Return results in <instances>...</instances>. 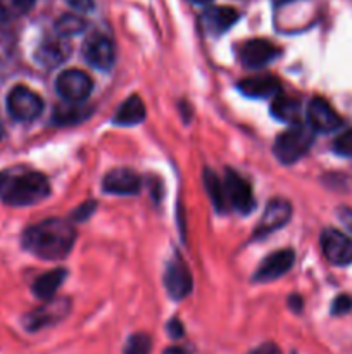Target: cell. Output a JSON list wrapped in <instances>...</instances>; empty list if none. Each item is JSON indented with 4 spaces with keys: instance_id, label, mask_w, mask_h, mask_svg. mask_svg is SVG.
Masks as SVG:
<instances>
[{
    "instance_id": "35",
    "label": "cell",
    "mask_w": 352,
    "mask_h": 354,
    "mask_svg": "<svg viewBox=\"0 0 352 354\" xmlns=\"http://www.w3.org/2000/svg\"><path fill=\"white\" fill-rule=\"evenodd\" d=\"M164 354H188V351H186V349L178 348V346H176V348H169V349H166V353H164Z\"/></svg>"
},
{
    "instance_id": "10",
    "label": "cell",
    "mask_w": 352,
    "mask_h": 354,
    "mask_svg": "<svg viewBox=\"0 0 352 354\" xmlns=\"http://www.w3.org/2000/svg\"><path fill=\"white\" fill-rule=\"evenodd\" d=\"M290 216H292V206H290L289 201L283 199V197H275L266 204L264 213H262L261 220L254 230V237L262 239L273 232L280 230L289 223Z\"/></svg>"
},
{
    "instance_id": "36",
    "label": "cell",
    "mask_w": 352,
    "mask_h": 354,
    "mask_svg": "<svg viewBox=\"0 0 352 354\" xmlns=\"http://www.w3.org/2000/svg\"><path fill=\"white\" fill-rule=\"evenodd\" d=\"M190 2L200 3V6H206V3H211V2H213V0H190Z\"/></svg>"
},
{
    "instance_id": "11",
    "label": "cell",
    "mask_w": 352,
    "mask_h": 354,
    "mask_svg": "<svg viewBox=\"0 0 352 354\" xmlns=\"http://www.w3.org/2000/svg\"><path fill=\"white\" fill-rule=\"evenodd\" d=\"M307 127L313 131H321V133H330L340 128L342 118L338 116L337 111L331 107L328 100L321 97H314L309 100V106L306 111Z\"/></svg>"
},
{
    "instance_id": "30",
    "label": "cell",
    "mask_w": 352,
    "mask_h": 354,
    "mask_svg": "<svg viewBox=\"0 0 352 354\" xmlns=\"http://www.w3.org/2000/svg\"><path fill=\"white\" fill-rule=\"evenodd\" d=\"M93 211H95V203H85L72 213V218H75L76 221H85Z\"/></svg>"
},
{
    "instance_id": "2",
    "label": "cell",
    "mask_w": 352,
    "mask_h": 354,
    "mask_svg": "<svg viewBox=\"0 0 352 354\" xmlns=\"http://www.w3.org/2000/svg\"><path fill=\"white\" fill-rule=\"evenodd\" d=\"M50 196L47 176L26 166H12L0 171V199L12 207H28Z\"/></svg>"
},
{
    "instance_id": "18",
    "label": "cell",
    "mask_w": 352,
    "mask_h": 354,
    "mask_svg": "<svg viewBox=\"0 0 352 354\" xmlns=\"http://www.w3.org/2000/svg\"><path fill=\"white\" fill-rule=\"evenodd\" d=\"M237 88L251 99H269V97L275 99L276 95H280L282 85H280V80L276 76L255 75L240 80Z\"/></svg>"
},
{
    "instance_id": "25",
    "label": "cell",
    "mask_w": 352,
    "mask_h": 354,
    "mask_svg": "<svg viewBox=\"0 0 352 354\" xmlns=\"http://www.w3.org/2000/svg\"><path fill=\"white\" fill-rule=\"evenodd\" d=\"M86 23L85 19L78 16V14H64L57 19L55 23V33L62 38L72 37V35H78L85 30Z\"/></svg>"
},
{
    "instance_id": "8",
    "label": "cell",
    "mask_w": 352,
    "mask_h": 354,
    "mask_svg": "<svg viewBox=\"0 0 352 354\" xmlns=\"http://www.w3.org/2000/svg\"><path fill=\"white\" fill-rule=\"evenodd\" d=\"M83 57L92 68L107 71L116 61V48L107 35L93 33L83 44Z\"/></svg>"
},
{
    "instance_id": "15",
    "label": "cell",
    "mask_w": 352,
    "mask_h": 354,
    "mask_svg": "<svg viewBox=\"0 0 352 354\" xmlns=\"http://www.w3.org/2000/svg\"><path fill=\"white\" fill-rule=\"evenodd\" d=\"M69 311V301L68 299H57V301H47V304H43L38 310L31 311L24 317L23 324L24 327L30 332H37L40 328L48 327V325L57 324L59 320L68 315Z\"/></svg>"
},
{
    "instance_id": "13",
    "label": "cell",
    "mask_w": 352,
    "mask_h": 354,
    "mask_svg": "<svg viewBox=\"0 0 352 354\" xmlns=\"http://www.w3.org/2000/svg\"><path fill=\"white\" fill-rule=\"evenodd\" d=\"M141 178L135 169L114 168L106 173L102 180V190L113 196H135L140 192Z\"/></svg>"
},
{
    "instance_id": "9",
    "label": "cell",
    "mask_w": 352,
    "mask_h": 354,
    "mask_svg": "<svg viewBox=\"0 0 352 354\" xmlns=\"http://www.w3.org/2000/svg\"><path fill=\"white\" fill-rule=\"evenodd\" d=\"M321 251L335 266L352 265V239L335 228H326L321 234Z\"/></svg>"
},
{
    "instance_id": "3",
    "label": "cell",
    "mask_w": 352,
    "mask_h": 354,
    "mask_svg": "<svg viewBox=\"0 0 352 354\" xmlns=\"http://www.w3.org/2000/svg\"><path fill=\"white\" fill-rule=\"evenodd\" d=\"M314 140V131L307 124L299 123L278 135L273 145V154L282 165L290 166L307 154Z\"/></svg>"
},
{
    "instance_id": "6",
    "label": "cell",
    "mask_w": 352,
    "mask_h": 354,
    "mask_svg": "<svg viewBox=\"0 0 352 354\" xmlns=\"http://www.w3.org/2000/svg\"><path fill=\"white\" fill-rule=\"evenodd\" d=\"M223 182L231 209L238 211L240 214H251L255 209V199L251 183L244 176L238 175L235 169L230 168L224 171Z\"/></svg>"
},
{
    "instance_id": "34",
    "label": "cell",
    "mask_w": 352,
    "mask_h": 354,
    "mask_svg": "<svg viewBox=\"0 0 352 354\" xmlns=\"http://www.w3.org/2000/svg\"><path fill=\"white\" fill-rule=\"evenodd\" d=\"M289 306L292 308L293 311H297V313H299V311L302 310V299H300V296H295V294H293V296H290Z\"/></svg>"
},
{
    "instance_id": "27",
    "label": "cell",
    "mask_w": 352,
    "mask_h": 354,
    "mask_svg": "<svg viewBox=\"0 0 352 354\" xmlns=\"http://www.w3.org/2000/svg\"><path fill=\"white\" fill-rule=\"evenodd\" d=\"M333 151L338 156H344V158H352V128L335 138Z\"/></svg>"
},
{
    "instance_id": "31",
    "label": "cell",
    "mask_w": 352,
    "mask_h": 354,
    "mask_svg": "<svg viewBox=\"0 0 352 354\" xmlns=\"http://www.w3.org/2000/svg\"><path fill=\"white\" fill-rule=\"evenodd\" d=\"M337 216L338 220H340V223L352 234V207H347V206L338 207Z\"/></svg>"
},
{
    "instance_id": "4",
    "label": "cell",
    "mask_w": 352,
    "mask_h": 354,
    "mask_svg": "<svg viewBox=\"0 0 352 354\" xmlns=\"http://www.w3.org/2000/svg\"><path fill=\"white\" fill-rule=\"evenodd\" d=\"M43 111V100L24 85H16L7 95V113L10 118L19 123H30L35 121Z\"/></svg>"
},
{
    "instance_id": "5",
    "label": "cell",
    "mask_w": 352,
    "mask_h": 354,
    "mask_svg": "<svg viewBox=\"0 0 352 354\" xmlns=\"http://www.w3.org/2000/svg\"><path fill=\"white\" fill-rule=\"evenodd\" d=\"M93 82L88 73L81 69H66L55 80V90L64 100L71 104H81L92 93Z\"/></svg>"
},
{
    "instance_id": "37",
    "label": "cell",
    "mask_w": 352,
    "mask_h": 354,
    "mask_svg": "<svg viewBox=\"0 0 352 354\" xmlns=\"http://www.w3.org/2000/svg\"><path fill=\"white\" fill-rule=\"evenodd\" d=\"M2 137H3V127L2 123H0V140H2Z\"/></svg>"
},
{
    "instance_id": "21",
    "label": "cell",
    "mask_w": 352,
    "mask_h": 354,
    "mask_svg": "<svg viewBox=\"0 0 352 354\" xmlns=\"http://www.w3.org/2000/svg\"><path fill=\"white\" fill-rule=\"evenodd\" d=\"M66 275H68V272L64 268H55L52 272H47L41 277H38L33 282V287H31L35 297H38L41 301L54 299L57 289L66 280Z\"/></svg>"
},
{
    "instance_id": "32",
    "label": "cell",
    "mask_w": 352,
    "mask_h": 354,
    "mask_svg": "<svg viewBox=\"0 0 352 354\" xmlns=\"http://www.w3.org/2000/svg\"><path fill=\"white\" fill-rule=\"evenodd\" d=\"M247 354H282V351H280V348L275 342H264V344L257 346V348H254Z\"/></svg>"
},
{
    "instance_id": "20",
    "label": "cell",
    "mask_w": 352,
    "mask_h": 354,
    "mask_svg": "<svg viewBox=\"0 0 352 354\" xmlns=\"http://www.w3.org/2000/svg\"><path fill=\"white\" fill-rule=\"evenodd\" d=\"M271 114L283 123L299 124L302 123V104L299 99L290 95H276L271 104Z\"/></svg>"
},
{
    "instance_id": "1",
    "label": "cell",
    "mask_w": 352,
    "mask_h": 354,
    "mask_svg": "<svg viewBox=\"0 0 352 354\" xmlns=\"http://www.w3.org/2000/svg\"><path fill=\"white\" fill-rule=\"evenodd\" d=\"M23 248L45 261H59L71 252L76 230L68 220L48 218L23 232Z\"/></svg>"
},
{
    "instance_id": "24",
    "label": "cell",
    "mask_w": 352,
    "mask_h": 354,
    "mask_svg": "<svg viewBox=\"0 0 352 354\" xmlns=\"http://www.w3.org/2000/svg\"><path fill=\"white\" fill-rule=\"evenodd\" d=\"M35 0H0V21H14L30 12Z\"/></svg>"
},
{
    "instance_id": "23",
    "label": "cell",
    "mask_w": 352,
    "mask_h": 354,
    "mask_svg": "<svg viewBox=\"0 0 352 354\" xmlns=\"http://www.w3.org/2000/svg\"><path fill=\"white\" fill-rule=\"evenodd\" d=\"M92 114L90 107H83L81 104H71L68 106H57L54 113L55 124H76L85 121Z\"/></svg>"
},
{
    "instance_id": "29",
    "label": "cell",
    "mask_w": 352,
    "mask_h": 354,
    "mask_svg": "<svg viewBox=\"0 0 352 354\" xmlns=\"http://www.w3.org/2000/svg\"><path fill=\"white\" fill-rule=\"evenodd\" d=\"M66 2H68V6L71 7V9H75L76 12L81 14L92 12L93 7H95L93 0H66Z\"/></svg>"
},
{
    "instance_id": "17",
    "label": "cell",
    "mask_w": 352,
    "mask_h": 354,
    "mask_svg": "<svg viewBox=\"0 0 352 354\" xmlns=\"http://www.w3.org/2000/svg\"><path fill=\"white\" fill-rule=\"evenodd\" d=\"M238 10L233 7L226 6H211L200 16V23L206 33L213 35V37H219L224 31L230 30L235 23L238 21Z\"/></svg>"
},
{
    "instance_id": "16",
    "label": "cell",
    "mask_w": 352,
    "mask_h": 354,
    "mask_svg": "<svg viewBox=\"0 0 352 354\" xmlns=\"http://www.w3.org/2000/svg\"><path fill=\"white\" fill-rule=\"evenodd\" d=\"M71 54V45L66 38L55 37L45 38L40 45H38L37 52H35V59L38 64L45 69H52L61 66L66 59Z\"/></svg>"
},
{
    "instance_id": "7",
    "label": "cell",
    "mask_w": 352,
    "mask_h": 354,
    "mask_svg": "<svg viewBox=\"0 0 352 354\" xmlns=\"http://www.w3.org/2000/svg\"><path fill=\"white\" fill-rule=\"evenodd\" d=\"M164 287L168 290L169 297L175 301H183L192 292L193 280L188 266L183 261L182 256L176 252L164 270Z\"/></svg>"
},
{
    "instance_id": "22",
    "label": "cell",
    "mask_w": 352,
    "mask_h": 354,
    "mask_svg": "<svg viewBox=\"0 0 352 354\" xmlns=\"http://www.w3.org/2000/svg\"><path fill=\"white\" fill-rule=\"evenodd\" d=\"M204 187H206L207 194H209L211 201H213L214 207H216L217 213H226L230 209V204H228L226 190H224V182L219 180V176L213 171V169H206L202 175Z\"/></svg>"
},
{
    "instance_id": "26",
    "label": "cell",
    "mask_w": 352,
    "mask_h": 354,
    "mask_svg": "<svg viewBox=\"0 0 352 354\" xmlns=\"http://www.w3.org/2000/svg\"><path fill=\"white\" fill-rule=\"evenodd\" d=\"M152 339L147 334H133L124 344L123 354H150Z\"/></svg>"
},
{
    "instance_id": "33",
    "label": "cell",
    "mask_w": 352,
    "mask_h": 354,
    "mask_svg": "<svg viewBox=\"0 0 352 354\" xmlns=\"http://www.w3.org/2000/svg\"><path fill=\"white\" fill-rule=\"evenodd\" d=\"M168 332L173 339H179L183 337V325L178 318H173L171 322L168 324Z\"/></svg>"
},
{
    "instance_id": "12",
    "label": "cell",
    "mask_w": 352,
    "mask_h": 354,
    "mask_svg": "<svg viewBox=\"0 0 352 354\" xmlns=\"http://www.w3.org/2000/svg\"><path fill=\"white\" fill-rule=\"evenodd\" d=\"M280 54V48L275 44L264 38H252L242 44L240 50H238V57H240L242 64L245 68L257 69L264 68L271 61H275Z\"/></svg>"
},
{
    "instance_id": "19",
    "label": "cell",
    "mask_w": 352,
    "mask_h": 354,
    "mask_svg": "<svg viewBox=\"0 0 352 354\" xmlns=\"http://www.w3.org/2000/svg\"><path fill=\"white\" fill-rule=\"evenodd\" d=\"M145 116H147V111H145L144 100L133 93L116 111V114L113 118V123L116 127H133V124L141 123L145 120Z\"/></svg>"
},
{
    "instance_id": "14",
    "label": "cell",
    "mask_w": 352,
    "mask_h": 354,
    "mask_svg": "<svg viewBox=\"0 0 352 354\" xmlns=\"http://www.w3.org/2000/svg\"><path fill=\"white\" fill-rule=\"evenodd\" d=\"M293 261H295V252L292 249H280V251L266 256L261 266L255 270L254 282L268 283L273 280H278L280 277H283L292 268Z\"/></svg>"
},
{
    "instance_id": "28",
    "label": "cell",
    "mask_w": 352,
    "mask_h": 354,
    "mask_svg": "<svg viewBox=\"0 0 352 354\" xmlns=\"http://www.w3.org/2000/svg\"><path fill=\"white\" fill-rule=\"evenodd\" d=\"M351 310H352V297L351 296H347V294H342V296L335 297L333 304H331V315H337V317H340V315L349 313Z\"/></svg>"
}]
</instances>
